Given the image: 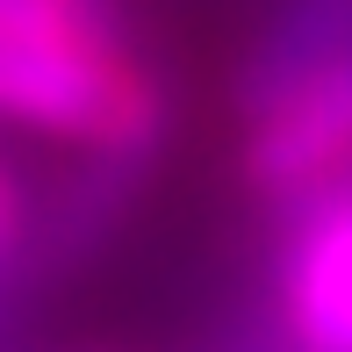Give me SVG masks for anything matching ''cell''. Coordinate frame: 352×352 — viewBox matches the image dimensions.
Here are the masks:
<instances>
[{
	"label": "cell",
	"instance_id": "cell-1",
	"mask_svg": "<svg viewBox=\"0 0 352 352\" xmlns=\"http://www.w3.org/2000/svg\"><path fill=\"white\" fill-rule=\"evenodd\" d=\"M237 187L274 216L331 195V187H352V51L338 65L309 72L302 87H287L280 101H266L259 116H245Z\"/></svg>",
	"mask_w": 352,
	"mask_h": 352
},
{
	"label": "cell",
	"instance_id": "cell-2",
	"mask_svg": "<svg viewBox=\"0 0 352 352\" xmlns=\"http://www.w3.org/2000/svg\"><path fill=\"white\" fill-rule=\"evenodd\" d=\"M274 316L295 352H352V187L280 216Z\"/></svg>",
	"mask_w": 352,
	"mask_h": 352
},
{
	"label": "cell",
	"instance_id": "cell-3",
	"mask_svg": "<svg viewBox=\"0 0 352 352\" xmlns=\"http://www.w3.org/2000/svg\"><path fill=\"white\" fill-rule=\"evenodd\" d=\"M8 43H130L122 0H0Z\"/></svg>",
	"mask_w": 352,
	"mask_h": 352
},
{
	"label": "cell",
	"instance_id": "cell-4",
	"mask_svg": "<svg viewBox=\"0 0 352 352\" xmlns=\"http://www.w3.org/2000/svg\"><path fill=\"white\" fill-rule=\"evenodd\" d=\"M14 237H22V187H14V173L0 166V259L14 252Z\"/></svg>",
	"mask_w": 352,
	"mask_h": 352
}]
</instances>
